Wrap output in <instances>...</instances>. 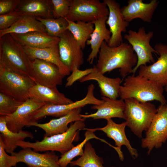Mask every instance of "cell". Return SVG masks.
Segmentation results:
<instances>
[{"mask_svg": "<svg viewBox=\"0 0 167 167\" xmlns=\"http://www.w3.org/2000/svg\"><path fill=\"white\" fill-rule=\"evenodd\" d=\"M96 66L103 74L119 69L120 75L125 78L131 73L136 66L137 56L128 43H122L115 47L109 46L105 41L102 43Z\"/></svg>", "mask_w": 167, "mask_h": 167, "instance_id": "cell-1", "label": "cell"}, {"mask_svg": "<svg viewBox=\"0 0 167 167\" xmlns=\"http://www.w3.org/2000/svg\"><path fill=\"white\" fill-rule=\"evenodd\" d=\"M124 81L120 88L121 99L133 98L142 102L156 101L161 104H166L161 85L138 75H128Z\"/></svg>", "mask_w": 167, "mask_h": 167, "instance_id": "cell-2", "label": "cell"}, {"mask_svg": "<svg viewBox=\"0 0 167 167\" xmlns=\"http://www.w3.org/2000/svg\"><path fill=\"white\" fill-rule=\"evenodd\" d=\"M84 121L78 120L71 123L67 130L62 133L49 137L44 136L41 141L34 143L24 140L20 141L18 146L22 148H30L36 152L57 151L64 154L74 146L73 142L79 140V131L85 126Z\"/></svg>", "mask_w": 167, "mask_h": 167, "instance_id": "cell-3", "label": "cell"}, {"mask_svg": "<svg viewBox=\"0 0 167 167\" xmlns=\"http://www.w3.org/2000/svg\"><path fill=\"white\" fill-rule=\"evenodd\" d=\"M0 64L33 79L32 60L10 34L0 38Z\"/></svg>", "mask_w": 167, "mask_h": 167, "instance_id": "cell-4", "label": "cell"}, {"mask_svg": "<svg viewBox=\"0 0 167 167\" xmlns=\"http://www.w3.org/2000/svg\"><path fill=\"white\" fill-rule=\"evenodd\" d=\"M124 119L127 126L139 138L146 131L157 112V108L150 102H142L133 98L124 100Z\"/></svg>", "mask_w": 167, "mask_h": 167, "instance_id": "cell-5", "label": "cell"}, {"mask_svg": "<svg viewBox=\"0 0 167 167\" xmlns=\"http://www.w3.org/2000/svg\"><path fill=\"white\" fill-rule=\"evenodd\" d=\"M35 82L29 77L10 70L0 64V92L24 102Z\"/></svg>", "mask_w": 167, "mask_h": 167, "instance_id": "cell-6", "label": "cell"}, {"mask_svg": "<svg viewBox=\"0 0 167 167\" xmlns=\"http://www.w3.org/2000/svg\"><path fill=\"white\" fill-rule=\"evenodd\" d=\"M154 34L152 31L146 32L144 27L142 26L139 28L137 32L130 29L128 33L124 35V38L131 45L137 57V62L132 71V75H135L140 66L155 62L152 53L157 54V52L150 43Z\"/></svg>", "mask_w": 167, "mask_h": 167, "instance_id": "cell-7", "label": "cell"}, {"mask_svg": "<svg viewBox=\"0 0 167 167\" xmlns=\"http://www.w3.org/2000/svg\"><path fill=\"white\" fill-rule=\"evenodd\" d=\"M95 88L93 84H90L88 87L85 96L82 99L71 103L65 105L45 103L33 113L31 122H37L47 116L59 118L67 114L75 109L81 108L88 105L100 104L103 101L102 99L97 98L95 96Z\"/></svg>", "mask_w": 167, "mask_h": 167, "instance_id": "cell-8", "label": "cell"}, {"mask_svg": "<svg viewBox=\"0 0 167 167\" xmlns=\"http://www.w3.org/2000/svg\"><path fill=\"white\" fill-rule=\"evenodd\" d=\"M167 140V104H161L141 139V146L149 154L154 148H160Z\"/></svg>", "mask_w": 167, "mask_h": 167, "instance_id": "cell-9", "label": "cell"}, {"mask_svg": "<svg viewBox=\"0 0 167 167\" xmlns=\"http://www.w3.org/2000/svg\"><path fill=\"white\" fill-rule=\"evenodd\" d=\"M108 8L105 3L99 0H71L66 18L74 21L92 22L108 16Z\"/></svg>", "mask_w": 167, "mask_h": 167, "instance_id": "cell-10", "label": "cell"}, {"mask_svg": "<svg viewBox=\"0 0 167 167\" xmlns=\"http://www.w3.org/2000/svg\"><path fill=\"white\" fill-rule=\"evenodd\" d=\"M59 38L58 46L62 61L71 72L75 66L79 69L84 63V55L79 44L68 30Z\"/></svg>", "mask_w": 167, "mask_h": 167, "instance_id": "cell-11", "label": "cell"}, {"mask_svg": "<svg viewBox=\"0 0 167 167\" xmlns=\"http://www.w3.org/2000/svg\"><path fill=\"white\" fill-rule=\"evenodd\" d=\"M154 48L159 56L157 60L150 65L140 66L138 75L165 86L167 84V45L157 43Z\"/></svg>", "mask_w": 167, "mask_h": 167, "instance_id": "cell-12", "label": "cell"}, {"mask_svg": "<svg viewBox=\"0 0 167 167\" xmlns=\"http://www.w3.org/2000/svg\"><path fill=\"white\" fill-rule=\"evenodd\" d=\"M31 60L33 79L36 84L49 88L62 84L65 76L56 65L41 59Z\"/></svg>", "mask_w": 167, "mask_h": 167, "instance_id": "cell-13", "label": "cell"}, {"mask_svg": "<svg viewBox=\"0 0 167 167\" xmlns=\"http://www.w3.org/2000/svg\"><path fill=\"white\" fill-rule=\"evenodd\" d=\"M109 11L106 24L109 27L111 36L108 45L117 47L123 42L122 32H126L129 23L124 19L121 11L120 4L114 0H104Z\"/></svg>", "mask_w": 167, "mask_h": 167, "instance_id": "cell-14", "label": "cell"}, {"mask_svg": "<svg viewBox=\"0 0 167 167\" xmlns=\"http://www.w3.org/2000/svg\"><path fill=\"white\" fill-rule=\"evenodd\" d=\"M45 103L34 98L28 99L13 113L5 116L7 127L14 132L22 131L31 122L33 113Z\"/></svg>", "mask_w": 167, "mask_h": 167, "instance_id": "cell-15", "label": "cell"}, {"mask_svg": "<svg viewBox=\"0 0 167 167\" xmlns=\"http://www.w3.org/2000/svg\"><path fill=\"white\" fill-rule=\"evenodd\" d=\"M107 124L103 127L91 129L94 132L97 130L102 131L108 137L114 141L115 146L117 149V152L121 161H123L124 160L123 154L121 150V147L123 145L126 147L133 159L137 158L139 156L138 152L132 147L126 135L125 129L127 126L126 122L118 124L112 119L107 120Z\"/></svg>", "mask_w": 167, "mask_h": 167, "instance_id": "cell-16", "label": "cell"}, {"mask_svg": "<svg viewBox=\"0 0 167 167\" xmlns=\"http://www.w3.org/2000/svg\"><path fill=\"white\" fill-rule=\"evenodd\" d=\"M11 155L16 157L18 163L23 162L30 167H60L58 163L59 157L54 151L40 153L29 148H22Z\"/></svg>", "mask_w": 167, "mask_h": 167, "instance_id": "cell-17", "label": "cell"}, {"mask_svg": "<svg viewBox=\"0 0 167 167\" xmlns=\"http://www.w3.org/2000/svg\"><path fill=\"white\" fill-rule=\"evenodd\" d=\"M159 3L157 0H151L147 3L143 0H129L127 5L121 8V12L125 20L129 23L139 19L144 22L150 23Z\"/></svg>", "mask_w": 167, "mask_h": 167, "instance_id": "cell-18", "label": "cell"}, {"mask_svg": "<svg viewBox=\"0 0 167 167\" xmlns=\"http://www.w3.org/2000/svg\"><path fill=\"white\" fill-rule=\"evenodd\" d=\"M92 80L97 82L103 96L113 100L117 99L120 96L121 84L122 81L120 78L106 77L99 71L96 65H94L92 72L79 81L80 83H83Z\"/></svg>", "mask_w": 167, "mask_h": 167, "instance_id": "cell-19", "label": "cell"}, {"mask_svg": "<svg viewBox=\"0 0 167 167\" xmlns=\"http://www.w3.org/2000/svg\"><path fill=\"white\" fill-rule=\"evenodd\" d=\"M81 108L75 109L67 114L58 118L51 120L49 122L40 123L37 122H31L27 126H35L39 127L45 131L44 136L49 137L62 133L68 129V125L78 120L85 121L80 116Z\"/></svg>", "mask_w": 167, "mask_h": 167, "instance_id": "cell-20", "label": "cell"}, {"mask_svg": "<svg viewBox=\"0 0 167 167\" xmlns=\"http://www.w3.org/2000/svg\"><path fill=\"white\" fill-rule=\"evenodd\" d=\"M101 99L103 101L102 103L93 105L91 107L92 109L97 110L95 113L87 115L80 114L81 118L84 119L92 118L106 120L113 118L124 119V100L121 99L113 100L103 96L101 97Z\"/></svg>", "mask_w": 167, "mask_h": 167, "instance_id": "cell-21", "label": "cell"}, {"mask_svg": "<svg viewBox=\"0 0 167 167\" xmlns=\"http://www.w3.org/2000/svg\"><path fill=\"white\" fill-rule=\"evenodd\" d=\"M108 17V16L104 17L92 22L94 28L90 39L86 43V44L91 46V51L87 59V61L91 64H93L94 59L97 58L103 42L105 41L108 44L110 40L111 33L106 25Z\"/></svg>", "mask_w": 167, "mask_h": 167, "instance_id": "cell-22", "label": "cell"}, {"mask_svg": "<svg viewBox=\"0 0 167 167\" xmlns=\"http://www.w3.org/2000/svg\"><path fill=\"white\" fill-rule=\"evenodd\" d=\"M31 59H38L51 63L59 69L61 74L64 76L69 75L71 72L62 61L59 53L58 44L44 48H36L23 46Z\"/></svg>", "mask_w": 167, "mask_h": 167, "instance_id": "cell-23", "label": "cell"}, {"mask_svg": "<svg viewBox=\"0 0 167 167\" xmlns=\"http://www.w3.org/2000/svg\"><path fill=\"white\" fill-rule=\"evenodd\" d=\"M15 40L23 46L44 48L58 44L60 38L47 34L33 32L23 34H10Z\"/></svg>", "mask_w": 167, "mask_h": 167, "instance_id": "cell-24", "label": "cell"}, {"mask_svg": "<svg viewBox=\"0 0 167 167\" xmlns=\"http://www.w3.org/2000/svg\"><path fill=\"white\" fill-rule=\"evenodd\" d=\"M29 96L30 98L54 105L68 104L74 102L60 92L57 87L49 88L38 84H36L31 88Z\"/></svg>", "mask_w": 167, "mask_h": 167, "instance_id": "cell-25", "label": "cell"}, {"mask_svg": "<svg viewBox=\"0 0 167 167\" xmlns=\"http://www.w3.org/2000/svg\"><path fill=\"white\" fill-rule=\"evenodd\" d=\"M21 15L45 19L54 18L49 0H20L15 11Z\"/></svg>", "mask_w": 167, "mask_h": 167, "instance_id": "cell-26", "label": "cell"}, {"mask_svg": "<svg viewBox=\"0 0 167 167\" xmlns=\"http://www.w3.org/2000/svg\"><path fill=\"white\" fill-rule=\"evenodd\" d=\"M33 32L47 34L44 25L37 20L36 17L29 15H22L10 28L0 30V38L8 34H23Z\"/></svg>", "mask_w": 167, "mask_h": 167, "instance_id": "cell-27", "label": "cell"}, {"mask_svg": "<svg viewBox=\"0 0 167 167\" xmlns=\"http://www.w3.org/2000/svg\"><path fill=\"white\" fill-rule=\"evenodd\" d=\"M0 138L4 144L6 151L11 154L18 147V143L24 141L27 138L32 139L34 138L33 134L30 132L21 131L18 132L11 131L7 127L5 116L0 115Z\"/></svg>", "mask_w": 167, "mask_h": 167, "instance_id": "cell-28", "label": "cell"}, {"mask_svg": "<svg viewBox=\"0 0 167 167\" xmlns=\"http://www.w3.org/2000/svg\"><path fill=\"white\" fill-rule=\"evenodd\" d=\"M66 19L68 23L67 30L71 33L83 49L94 30V24L92 22H86L80 21L74 22Z\"/></svg>", "mask_w": 167, "mask_h": 167, "instance_id": "cell-29", "label": "cell"}, {"mask_svg": "<svg viewBox=\"0 0 167 167\" xmlns=\"http://www.w3.org/2000/svg\"><path fill=\"white\" fill-rule=\"evenodd\" d=\"M83 130H86L84 134V139L80 143L65 153L62 154L59 158L58 163L60 167H67L72 160L75 157L81 156L83 153L84 146L86 143L91 139H95L100 140L109 145H112L103 139L96 136L94 133V131L91 128H84Z\"/></svg>", "mask_w": 167, "mask_h": 167, "instance_id": "cell-30", "label": "cell"}, {"mask_svg": "<svg viewBox=\"0 0 167 167\" xmlns=\"http://www.w3.org/2000/svg\"><path fill=\"white\" fill-rule=\"evenodd\" d=\"M103 164V159L97 155L91 143L88 141L84 146L82 155L77 159L71 161L69 164L71 167H105Z\"/></svg>", "mask_w": 167, "mask_h": 167, "instance_id": "cell-31", "label": "cell"}, {"mask_svg": "<svg viewBox=\"0 0 167 167\" xmlns=\"http://www.w3.org/2000/svg\"><path fill=\"white\" fill-rule=\"evenodd\" d=\"M45 26L47 34L55 37L60 36L67 30L68 22L66 18L45 19L36 17Z\"/></svg>", "mask_w": 167, "mask_h": 167, "instance_id": "cell-32", "label": "cell"}, {"mask_svg": "<svg viewBox=\"0 0 167 167\" xmlns=\"http://www.w3.org/2000/svg\"><path fill=\"white\" fill-rule=\"evenodd\" d=\"M24 102L0 92V115L12 114Z\"/></svg>", "mask_w": 167, "mask_h": 167, "instance_id": "cell-33", "label": "cell"}, {"mask_svg": "<svg viewBox=\"0 0 167 167\" xmlns=\"http://www.w3.org/2000/svg\"><path fill=\"white\" fill-rule=\"evenodd\" d=\"M54 18H66L70 9L71 0H49Z\"/></svg>", "mask_w": 167, "mask_h": 167, "instance_id": "cell-34", "label": "cell"}, {"mask_svg": "<svg viewBox=\"0 0 167 167\" xmlns=\"http://www.w3.org/2000/svg\"><path fill=\"white\" fill-rule=\"evenodd\" d=\"M18 163L16 156H10L7 153L2 140L0 138V167H15Z\"/></svg>", "mask_w": 167, "mask_h": 167, "instance_id": "cell-35", "label": "cell"}, {"mask_svg": "<svg viewBox=\"0 0 167 167\" xmlns=\"http://www.w3.org/2000/svg\"><path fill=\"white\" fill-rule=\"evenodd\" d=\"M21 15L15 11L9 13L0 15V30L10 28L17 21Z\"/></svg>", "mask_w": 167, "mask_h": 167, "instance_id": "cell-36", "label": "cell"}, {"mask_svg": "<svg viewBox=\"0 0 167 167\" xmlns=\"http://www.w3.org/2000/svg\"><path fill=\"white\" fill-rule=\"evenodd\" d=\"M92 70V68L81 70L75 66L71 71L72 73L71 75L66 79L65 87L71 86L75 82L90 73Z\"/></svg>", "mask_w": 167, "mask_h": 167, "instance_id": "cell-37", "label": "cell"}, {"mask_svg": "<svg viewBox=\"0 0 167 167\" xmlns=\"http://www.w3.org/2000/svg\"><path fill=\"white\" fill-rule=\"evenodd\" d=\"M20 0H0V15L14 11Z\"/></svg>", "mask_w": 167, "mask_h": 167, "instance_id": "cell-38", "label": "cell"}, {"mask_svg": "<svg viewBox=\"0 0 167 167\" xmlns=\"http://www.w3.org/2000/svg\"><path fill=\"white\" fill-rule=\"evenodd\" d=\"M165 90L167 93V84L165 86Z\"/></svg>", "mask_w": 167, "mask_h": 167, "instance_id": "cell-39", "label": "cell"}, {"mask_svg": "<svg viewBox=\"0 0 167 167\" xmlns=\"http://www.w3.org/2000/svg\"></svg>", "mask_w": 167, "mask_h": 167, "instance_id": "cell-40", "label": "cell"}, {"mask_svg": "<svg viewBox=\"0 0 167 167\" xmlns=\"http://www.w3.org/2000/svg\"></svg>", "mask_w": 167, "mask_h": 167, "instance_id": "cell-41", "label": "cell"}]
</instances>
